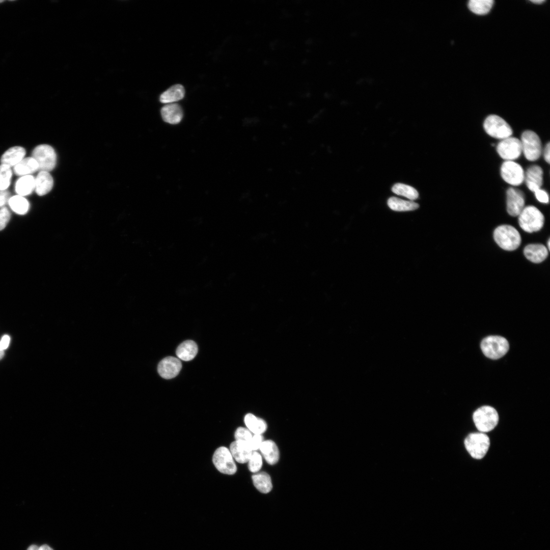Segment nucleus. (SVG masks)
Segmentation results:
<instances>
[{
  "mask_svg": "<svg viewBox=\"0 0 550 550\" xmlns=\"http://www.w3.org/2000/svg\"><path fill=\"white\" fill-rule=\"evenodd\" d=\"M493 238L501 248L509 251L517 249L521 241L518 231L513 226L508 225H501L496 228Z\"/></svg>",
  "mask_w": 550,
  "mask_h": 550,
  "instance_id": "obj_1",
  "label": "nucleus"
},
{
  "mask_svg": "<svg viewBox=\"0 0 550 550\" xmlns=\"http://www.w3.org/2000/svg\"><path fill=\"white\" fill-rule=\"evenodd\" d=\"M518 216L519 226L527 232L538 231L543 226L544 216L542 212L534 206L525 207Z\"/></svg>",
  "mask_w": 550,
  "mask_h": 550,
  "instance_id": "obj_2",
  "label": "nucleus"
},
{
  "mask_svg": "<svg viewBox=\"0 0 550 550\" xmlns=\"http://www.w3.org/2000/svg\"><path fill=\"white\" fill-rule=\"evenodd\" d=\"M473 418L478 430L483 433L493 429L499 422L498 412L490 406H483L478 408L474 413Z\"/></svg>",
  "mask_w": 550,
  "mask_h": 550,
  "instance_id": "obj_3",
  "label": "nucleus"
},
{
  "mask_svg": "<svg viewBox=\"0 0 550 550\" xmlns=\"http://www.w3.org/2000/svg\"><path fill=\"white\" fill-rule=\"evenodd\" d=\"M481 348L484 354L491 359L503 357L508 351V341L499 336H489L484 338L481 343Z\"/></svg>",
  "mask_w": 550,
  "mask_h": 550,
  "instance_id": "obj_4",
  "label": "nucleus"
},
{
  "mask_svg": "<svg viewBox=\"0 0 550 550\" xmlns=\"http://www.w3.org/2000/svg\"><path fill=\"white\" fill-rule=\"evenodd\" d=\"M464 445L473 458L480 459L488 451L490 441L488 436L484 433H472L465 438Z\"/></svg>",
  "mask_w": 550,
  "mask_h": 550,
  "instance_id": "obj_5",
  "label": "nucleus"
},
{
  "mask_svg": "<svg viewBox=\"0 0 550 550\" xmlns=\"http://www.w3.org/2000/svg\"><path fill=\"white\" fill-rule=\"evenodd\" d=\"M520 141L522 153L527 160L533 161L539 158L542 153V145L537 133L532 130H526L522 132Z\"/></svg>",
  "mask_w": 550,
  "mask_h": 550,
  "instance_id": "obj_6",
  "label": "nucleus"
},
{
  "mask_svg": "<svg viewBox=\"0 0 550 550\" xmlns=\"http://www.w3.org/2000/svg\"><path fill=\"white\" fill-rule=\"evenodd\" d=\"M485 132L490 136L501 140L511 136L512 129L503 118L496 115L488 116L483 123Z\"/></svg>",
  "mask_w": 550,
  "mask_h": 550,
  "instance_id": "obj_7",
  "label": "nucleus"
},
{
  "mask_svg": "<svg viewBox=\"0 0 550 550\" xmlns=\"http://www.w3.org/2000/svg\"><path fill=\"white\" fill-rule=\"evenodd\" d=\"M39 166L40 171L48 172L52 170L57 162V155L53 148L47 144L36 146L32 153Z\"/></svg>",
  "mask_w": 550,
  "mask_h": 550,
  "instance_id": "obj_8",
  "label": "nucleus"
},
{
  "mask_svg": "<svg viewBox=\"0 0 550 550\" xmlns=\"http://www.w3.org/2000/svg\"><path fill=\"white\" fill-rule=\"evenodd\" d=\"M212 461L216 468L222 473L233 475L237 471V467L230 451L225 447H221L215 450Z\"/></svg>",
  "mask_w": 550,
  "mask_h": 550,
  "instance_id": "obj_9",
  "label": "nucleus"
},
{
  "mask_svg": "<svg viewBox=\"0 0 550 550\" xmlns=\"http://www.w3.org/2000/svg\"><path fill=\"white\" fill-rule=\"evenodd\" d=\"M496 148L498 154L505 161H513L522 153L520 140L512 136L501 140Z\"/></svg>",
  "mask_w": 550,
  "mask_h": 550,
  "instance_id": "obj_10",
  "label": "nucleus"
},
{
  "mask_svg": "<svg viewBox=\"0 0 550 550\" xmlns=\"http://www.w3.org/2000/svg\"><path fill=\"white\" fill-rule=\"evenodd\" d=\"M501 175L507 183L518 186L524 181L525 172L522 167L514 161H505L501 167Z\"/></svg>",
  "mask_w": 550,
  "mask_h": 550,
  "instance_id": "obj_11",
  "label": "nucleus"
},
{
  "mask_svg": "<svg viewBox=\"0 0 550 550\" xmlns=\"http://www.w3.org/2000/svg\"><path fill=\"white\" fill-rule=\"evenodd\" d=\"M506 196L508 213L512 216H518L525 207L524 193L517 188L510 187L507 190Z\"/></svg>",
  "mask_w": 550,
  "mask_h": 550,
  "instance_id": "obj_12",
  "label": "nucleus"
},
{
  "mask_svg": "<svg viewBox=\"0 0 550 550\" xmlns=\"http://www.w3.org/2000/svg\"><path fill=\"white\" fill-rule=\"evenodd\" d=\"M181 368L182 364L179 359L173 356H168L159 363L157 370L162 378L171 379L179 374Z\"/></svg>",
  "mask_w": 550,
  "mask_h": 550,
  "instance_id": "obj_13",
  "label": "nucleus"
},
{
  "mask_svg": "<svg viewBox=\"0 0 550 550\" xmlns=\"http://www.w3.org/2000/svg\"><path fill=\"white\" fill-rule=\"evenodd\" d=\"M524 181L528 188L532 191L540 188L543 183V170L538 165L529 167L525 172Z\"/></svg>",
  "mask_w": 550,
  "mask_h": 550,
  "instance_id": "obj_14",
  "label": "nucleus"
},
{
  "mask_svg": "<svg viewBox=\"0 0 550 550\" xmlns=\"http://www.w3.org/2000/svg\"><path fill=\"white\" fill-rule=\"evenodd\" d=\"M230 451L235 460L240 463L248 462L253 452L248 443L238 441L231 444Z\"/></svg>",
  "mask_w": 550,
  "mask_h": 550,
  "instance_id": "obj_15",
  "label": "nucleus"
},
{
  "mask_svg": "<svg viewBox=\"0 0 550 550\" xmlns=\"http://www.w3.org/2000/svg\"><path fill=\"white\" fill-rule=\"evenodd\" d=\"M160 112L163 121L171 124L180 122L183 116L182 107L176 103L166 104L161 108Z\"/></svg>",
  "mask_w": 550,
  "mask_h": 550,
  "instance_id": "obj_16",
  "label": "nucleus"
},
{
  "mask_svg": "<svg viewBox=\"0 0 550 550\" xmlns=\"http://www.w3.org/2000/svg\"><path fill=\"white\" fill-rule=\"evenodd\" d=\"M548 250L542 244L533 243L527 245L524 249L526 258L535 263L543 261L548 256Z\"/></svg>",
  "mask_w": 550,
  "mask_h": 550,
  "instance_id": "obj_17",
  "label": "nucleus"
},
{
  "mask_svg": "<svg viewBox=\"0 0 550 550\" xmlns=\"http://www.w3.org/2000/svg\"><path fill=\"white\" fill-rule=\"evenodd\" d=\"M25 153V150L21 146L11 147L2 155L1 164L14 167L24 158Z\"/></svg>",
  "mask_w": 550,
  "mask_h": 550,
  "instance_id": "obj_18",
  "label": "nucleus"
},
{
  "mask_svg": "<svg viewBox=\"0 0 550 550\" xmlns=\"http://www.w3.org/2000/svg\"><path fill=\"white\" fill-rule=\"evenodd\" d=\"M53 180L48 172L40 171L35 178L36 193L39 196L48 193L52 188Z\"/></svg>",
  "mask_w": 550,
  "mask_h": 550,
  "instance_id": "obj_19",
  "label": "nucleus"
},
{
  "mask_svg": "<svg viewBox=\"0 0 550 550\" xmlns=\"http://www.w3.org/2000/svg\"><path fill=\"white\" fill-rule=\"evenodd\" d=\"M259 449L268 464L273 465L278 461L280 457L279 451L277 445L272 441H263Z\"/></svg>",
  "mask_w": 550,
  "mask_h": 550,
  "instance_id": "obj_20",
  "label": "nucleus"
},
{
  "mask_svg": "<svg viewBox=\"0 0 550 550\" xmlns=\"http://www.w3.org/2000/svg\"><path fill=\"white\" fill-rule=\"evenodd\" d=\"M184 95L185 90L183 86L177 84L163 92L159 97V100L163 103H173L183 99Z\"/></svg>",
  "mask_w": 550,
  "mask_h": 550,
  "instance_id": "obj_21",
  "label": "nucleus"
},
{
  "mask_svg": "<svg viewBox=\"0 0 550 550\" xmlns=\"http://www.w3.org/2000/svg\"><path fill=\"white\" fill-rule=\"evenodd\" d=\"M13 170L15 175L23 176L31 175L39 170V166L33 157H28L15 166Z\"/></svg>",
  "mask_w": 550,
  "mask_h": 550,
  "instance_id": "obj_22",
  "label": "nucleus"
},
{
  "mask_svg": "<svg viewBox=\"0 0 550 550\" xmlns=\"http://www.w3.org/2000/svg\"><path fill=\"white\" fill-rule=\"evenodd\" d=\"M198 350L197 345L194 341L186 340L178 346L176 353L179 359L189 361L196 356Z\"/></svg>",
  "mask_w": 550,
  "mask_h": 550,
  "instance_id": "obj_23",
  "label": "nucleus"
},
{
  "mask_svg": "<svg viewBox=\"0 0 550 550\" xmlns=\"http://www.w3.org/2000/svg\"><path fill=\"white\" fill-rule=\"evenodd\" d=\"M35 188V178L31 175L21 176L16 182L15 189L18 195H30Z\"/></svg>",
  "mask_w": 550,
  "mask_h": 550,
  "instance_id": "obj_24",
  "label": "nucleus"
},
{
  "mask_svg": "<svg viewBox=\"0 0 550 550\" xmlns=\"http://www.w3.org/2000/svg\"><path fill=\"white\" fill-rule=\"evenodd\" d=\"M244 422L248 429L255 434H261L266 430L267 427L264 420L252 414L245 415Z\"/></svg>",
  "mask_w": 550,
  "mask_h": 550,
  "instance_id": "obj_25",
  "label": "nucleus"
},
{
  "mask_svg": "<svg viewBox=\"0 0 550 550\" xmlns=\"http://www.w3.org/2000/svg\"><path fill=\"white\" fill-rule=\"evenodd\" d=\"M254 486L261 492L268 493L272 488L270 476L265 472L256 473L252 476Z\"/></svg>",
  "mask_w": 550,
  "mask_h": 550,
  "instance_id": "obj_26",
  "label": "nucleus"
},
{
  "mask_svg": "<svg viewBox=\"0 0 550 550\" xmlns=\"http://www.w3.org/2000/svg\"><path fill=\"white\" fill-rule=\"evenodd\" d=\"M388 205L392 210L396 211L414 210L419 207L417 203L411 201H405L394 197L388 199Z\"/></svg>",
  "mask_w": 550,
  "mask_h": 550,
  "instance_id": "obj_27",
  "label": "nucleus"
},
{
  "mask_svg": "<svg viewBox=\"0 0 550 550\" xmlns=\"http://www.w3.org/2000/svg\"><path fill=\"white\" fill-rule=\"evenodd\" d=\"M8 204L14 212L20 215L26 214L30 208L28 201L24 197L18 195L11 197Z\"/></svg>",
  "mask_w": 550,
  "mask_h": 550,
  "instance_id": "obj_28",
  "label": "nucleus"
},
{
  "mask_svg": "<svg viewBox=\"0 0 550 550\" xmlns=\"http://www.w3.org/2000/svg\"><path fill=\"white\" fill-rule=\"evenodd\" d=\"M493 4L492 0H471L468 6L472 12L478 15H484L489 12Z\"/></svg>",
  "mask_w": 550,
  "mask_h": 550,
  "instance_id": "obj_29",
  "label": "nucleus"
},
{
  "mask_svg": "<svg viewBox=\"0 0 550 550\" xmlns=\"http://www.w3.org/2000/svg\"><path fill=\"white\" fill-rule=\"evenodd\" d=\"M392 190L395 194L405 197L410 200H416L419 197V193L415 188L403 183H396L393 186Z\"/></svg>",
  "mask_w": 550,
  "mask_h": 550,
  "instance_id": "obj_30",
  "label": "nucleus"
},
{
  "mask_svg": "<svg viewBox=\"0 0 550 550\" xmlns=\"http://www.w3.org/2000/svg\"><path fill=\"white\" fill-rule=\"evenodd\" d=\"M12 172L10 167L6 164L0 165V190H6L10 184Z\"/></svg>",
  "mask_w": 550,
  "mask_h": 550,
  "instance_id": "obj_31",
  "label": "nucleus"
},
{
  "mask_svg": "<svg viewBox=\"0 0 550 550\" xmlns=\"http://www.w3.org/2000/svg\"><path fill=\"white\" fill-rule=\"evenodd\" d=\"M248 462L249 470L252 473H257L260 470L262 465V457L258 452L253 451Z\"/></svg>",
  "mask_w": 550,
  "mask_h": 550,
  "instance_id": "obj_32",
  "label": "nucleus"
},
{
  "mask_svg": "<svg viewBox=\"0 0 550 550\" xmlns=\"http://www.w3.org/2000/svg\"><path fill=\"white\" fill-rule=\"evenodd\" d=\"M253 436L251 431L245 428L239 427L235 432L236 441H241L249 444Z\"/></svg>",
  "mask_w": 550,
  "mask_h": 550,
  "instance_id": "obj_33",
  "label": "nucleus"
},
{
  "mask_svg": "<svg viewBox=\"0 0 550 550\" xmlns=\"http://www.w3.org/2000/svg\"><path fill=\"white\" fill-rule=\"evenodd\" d=\"M11 213L6 207L0 208V231L3 230L10 221Z\"/></svg>",
  "mask_w": 550,
  "mask_h": 550,
  "instance_id": "obj_34",
  "label": "nucleus"
},
{
  "mask_svg": "<svg viewBox=\"0 0 550 550\" xmlns=\"http://www.w3.org/2000/svg\"><path fill=\"white\" fill-rule=\"evenodd\" d=\"M262 442L263 436L261 434H254L249 443V445L253 451H255L260 448Z\"/></svg>",
  "mask_w": 550,
  "mask_h": 550,
  "instance_id": "obj_35",
  "label": "nucleus"
},
{
  "mask_svg": "<svg viewBox=\"0 0 550 550\" xmlns=\"http://www.w3.org/2000/svg\"><path fill=\"white\" fill-rule=\"evenodd\" d=\"M534 192L535 193L536 198L539 202L545 204L548 203V195L545 190L540 188L536 190Z\"/></svg>",
  "mask_w": 550,
  "mask_h": 550,
  "instance_id": "obj_36",
  "label": "nucleus"
},
{
  "mask_svg": "<svg viewBox=\"0 0 550 550\" xmlns=\"http://www.w3.org/2000/svg\"><path fill=\"white\" fill-rule=\"evenodd\" d=\"M10 193L6 190H0V208L5 207L10 198Z\"/></svg>",
  "mask_w": 550,
  "mask_h": 550,
  "instance_id": "obj_37",
  "label": "nucleus"
},
{
  "mask_svg": "<svg viewBox=\"0 0 550 550\" xmlns=\"http://www.w3.org/2000/svg\"><path fill=\"white\" fill-rule=\"evenodd\" d=\"M10 337L8 335L4 336L0 341V349L4 350L7 349L10 343Z\"/></svg>",
  "mask_w": 550,
  "mask_h": 550,
  "instance_id": "obj_38",
  "label": "nucleus"
},
{
  "mask_svg": "<svg viewBox=\"0 0 550 550\" xmlns=\"http://www.w3.org/2000/svg\"><path fill=\"white\" fill-rule=\"evenodd\" d=\"M549 155H550V146L549 143H548L544 147L543 150V157L548 163H549Z\"/></svg>",
  "mask_w": 550,
  "mask_h": 550,
  "instance_id": "obj_39",
  "label": "nucleus"
},
{
  "mask_svg": "<svg viewBox=\"0 0 550 550\" xmlns=\"http://www.w3.org/2000/svg\"><path fill=\"white\" fill-rule=\"evenodd\" d=\"M38 550H53L50 546L46 544H44L39 547Z\"/></svg>",
  "mask_w": 550,
  "mask_h": 550,
  "instance_id": "obj_40",
  "label": "nucleus"
},
{
  "mask_svg": "<svg viewBox=\"0 0 550 550\" xmlns=\"http://www.w3.org/2000/svg\"><path fill=\"white\" fill-rule=\"evenodd\" d=\"M38 549L39 546H38L37 545H32L28 548L27 550H38Z\"/></svg>",
  "mask_w": 550,
  "mask_h": 550,
  "instance_id": "obj_41",
  "label": "nucleus"
},
{
  "mask_svg": "<svg viewBox=\"0 0 550 550\" xmlns=\"http://www.w3.org/2000/svg\"><path fill=\"white\" fill-rule=\"evenodd\" d=\"M531 2L533 3H535L536 4H540L543 3V2H544L545 1H544V0H532V1H531Z\"/></svg>",
  "mask_w": 550,
  "mask_h": 550,
  "instance_id": "obj_42",
  "label": "nucleus"
},
{
  "mask_svg": "<svg viewBox=\"0 0 550 550\" xmlns=\"http://www.w3.org/2000/svg\"><path fill=\"white\" fill-rule=\"evenodd\" d=\"M4 355V350L0 349V360L3 358Z\"/></svg>",
  "mask_w": 550,
  "mask_h": 550,
  "instance_id": "obj_43",
  "label": "nucleus"
},
{
  "mask_svg": "<svg viewBox=\"0 0 550 550\" xmlns=\"http://www.w3.org/2000/svg\"><path fill=\"white\" fill-rule=\"evenodd\" d=\"M549 242H550V240H549V239H548V240L547 241V246H548V250L549 249V244H550Z\"/></svg>",
  "mask_w": 550,
  "mask_h": 550,
  "instance_id": "obj_44",
  "label": "nucleus"
},
{
  "mask_svg": "<svg viewBox=\"0 0 550 550\" xmlns=\"http://www.w3.org/2000/svg\"><path fill=\"white\" fill-rule=\"evenodd\" d=\"M4 2V1H0V3H2V2Z\"/></svg>",
  "mask_w": 550,
  "mask_h": 550,
  "instance_id": "obj_45",
  "label": "nucleus"
}]
</instances>
